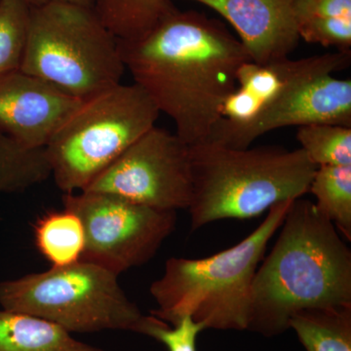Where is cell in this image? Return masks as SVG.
<instances>
[{
    "label": "cell",
    "instance_id": "cell-1",
    "mask_svg": "<svg viewBox=\"0 0 351 351\" xmlns=\"http://www.w3.org/2000/svg\"><path fill=\"white\" fill-rule=\"evenodd\" d=\"M125 69L189 145L206 142L251 61L239 39L219 23L173 9L142 38L119 40Z\"/></svg>",
    "mask_w": 351,
    "mask_h": 351
},
{
    "label": "cell",
    "instance_id": "cell-2",
    "mask_svg": "<svg viewBox=\"0 0 351 351\" xmlns=\"http://www.w3.org/2000/svg\"><path fill=\"white\" fill-rule=\"evenodd\" d=\"M276 243L258 265L248 330L274 337L304 309L351 304V252L313 202L293 201Z\"/></svg>",
    "mask_w": 351,
    "mask_h": 351
},
{
    "label": "cell",
    "instance_id": "cell-3",
    "mask_svg": "<svg viewBox=\"0 0 351 351\" xmlns=\"http://www.w3.org/2000/svg\"><path fill=\"white\" fill-rule=\"evenodd\" d=\"M191 230L219 219L255 218L309 191L317 166L302 149L189 145Z\"/></svg>",
    "mask_w": 351,
    "mask_h": 351
},
{
    "label": "cell",
    "instance_id": "cell-4",
    "mask_svg": "<svg viewBox=\"0 0 351 351\" xmlns=\"http://www.w3.org/2000/svg\"><path fill=\"white\" fill-rule=\"evenodd\" d=\"M293 201L270 208L263 223L232 248L203 258H169L149 289L158 304L152 315L172 325L191 315L207 329L248 330L254 277Z\"/></svg>",
    "mask_w": 351,
    "mask_h": 351
},
{
    "label": "cell",
    "instance_id": "cell-5",
    "mask_svg": "<svg viewBox=\"0 0 351 351\" xmlns=\"http://www.w3.org/2000/svg\"><path fill=\"white\" fill-rule=\"evenodd\" d=\"M20 71L83 101L120 84L125 66L94 7L52 2L31 8Z\"/></svg>",
    "mask_w": 351,
    "mask_h": 351
},
{
    "label": "cell",
    "instance_id": "cell-6",
    "mask_svg": "<svg viewBox=\"0 0 351 351\" xmlns=\"http://www.w3.org/2000/svg\"><path fill=\"white\" fill-rule=\"evenodd\" d=\"M160 112L137 84H120L80 101L44 147L58 188L82 191L136 141Z\"/></svg>",
    "mask_w": 351,
    "mask_h": 351
},
{
    "label": "cell",
    "instance_id": "cell-7",
    "mask_svg": "<svg viewBox=\"0 0 351 351\" xmlns=\"http://www.w3.org/2000/svg\"><path fill=\"white\" fill-rule=\"evenodd\" d=\"M117 274L80 262L0 282L4 311L36 316L69 332L123 330L140 334L145 316L127 298Z\"/></svg>",
    "mask_w": 351,
    "mask_h": 351
},
{
    "label": "cell",
    "instance_id": "cell-8",
    "mask_svg": "<svg viewBox=\"0 0 351 351\" xmlns=\"http://www.w3.org/2000/svg\"><path fill=\"white\" fill-rule=\"evenodd\" d=\"M350 61V52L341 51L299 59L294 75L255 119L245 124L221 119L206 142L247 149L261 136L284 127L315 123L351 127V80L334 76Z\"/></svg>",
    "mask_w": 351,
    "mask_h": 351
},
{
    "label": "cell",
    "instance_id": "cell-9",
    "mask_svg": "<svg viewBox=\"0 0 351 351\" xmlns=\"http://www.w3.org/2000/svg\"><path fill=\"white\" fill-rule=\"evenodd\" d=\"M64 209L77 215L85 232L82 261L119 276L152 260L174 232L176 211L154 209L108 193H66Z\"/></svg>",
    "mask_w": 351,
    "mask_h": 351
},
{
    "label": "cell",
    "instance_id": "cell-10",
    "mask_svg": "<svg viewBox=\"0 0 351 351\" xmlns=\"http://www.w3.org/2000/svg\"><path fill=\"white\" fill-rule=\"evenodd\" d=\"M108 193L154 209H188L193 193L189 145L154 126L84 191Z\"/></svg>",
    "mask_w": 351,
    "mask_h": 351
},
{
    "label": "cell",
    "instance_id": "cell-11",
    "mask_svg": "<svg viewBox=\"0 0 351 351\" xmlns=\"http://www.w3.org/2000/svg\"><path fill=\"white\" fill-rule=\"evenodd\" d=\"M80 100L14 71L0 77V133L27 149H44Z\"/></svg>",
    "mask_w": 351,
    "mask_h": 351
},
{
    "label": "cell",
    "instance_id": "cell-12",
    "mask_svg": "<svg viewBox=\"0 0 351 351\" xmlns=\"http://www.w3.org/2000/svg\"><path fill=\"white\" fill-rule=\"evenodd\" d=\"M170 1V0H167ZM217 11L239 34L251 61L289 58L300 38L292 0H193Z\"/></svg>",
    "mask_w": 351,
    "mask_h": 351
},
{
    "label": "cell",
    "instance_id": "cell-13",
    "mask_svg": "<svg viewBox=\"0 0 351 351\" xmlns=\"http://www.w3.org/2000/svg\"><path fill=\"white\" fill-rule=\"evenodd\" d=\"M298 64L299 60L289 58L267 64L248 61L242 64L237 71V87L223 104L221 119L232 124L252 121L280 93Z\"/></svg>",
    "mask_w": 351,
    "mask_h": 351
},
{
    "label": "cell",
    "instance_id": "cell-14",
    "mask_svg": "<svg viewBox=\"0 0 351 351\" xmlns=\"http://www.w3.org/2000/svg\"><path fill=\"white\" fill-rule=\"evenodd\" d=\"M0 351H104L71 336L56 323L29 314L0 311Z\"/></svg>",
    "mask_w": 351,
    "mask_h": 351
},
{
    "label": "cell",
    "instance_id": "cell-15",
    "mask_svg": "<svg viewBox=\"0 0 351 351\" xmlns=\"http://www.w3.org/2000/svg\"><path fill=\"white\" fill-rule=\"evenodd\" d=\"M289 328L306 351H351V304L304 309L290 318Z\"/></svg>",
    "mask_w": 351,
    "mask_h": 351
},
{
    "label": "cell",
    "instance_id": "cell-16",
    "mask_svg": "<svg viewBox=\"0 0 351 351\" xmlns=\"http://www.w3.org/2000/svg\"><path fill=\"white\" fill-rule=\"evenodd\" d=\"M38 251L54 267L80 262L85 248L82 219L68 209L48 212L34 226Z\"/></svg>",
    "mask_w": 351,
    "mask_h": 351
},
{
    "label": "cell",
    "instance_id": "cell-17",
    "mask_svg": "<svg viewBox=\"0 0 351 351\" xmlns=\"http://www.w3.org/2000/svg\"><path fill=\"white\" fill-rule=\"evenodd\" d=\"M94 8L117 40L142 38L174 9L167 0H95Z\"/></svg>",
    "mask_w": 351,
    "mask_h": 351
},
{
    "label": "cell",
    "instance_id": "cell-18",
    "mask_svg": "<svg viewBox=\"0 0 351 351\" xmlns=\"http://www.w3.org/2000/svg\"><path fill=\"white\" fill-rule=\"evenodd\" d=\"M308 193L315 197L319 213L350 241L351 165L317 167Z\"/></svg>",
    "mask_w": 351,
    "mask_h": 351
},
{
    "label": "cell",
    "instance_id": "cell-19",
    "mask_svg": "<svg viewBox=\"0 0 351 351\" xmlns=\"http://www.w3.org/2000/svg\"><path fill=\"white\" fill-rule=\"evenodd\" d=\"M51 176L44 149H27L0 133V195L23 193Z\"/></svg>",
    "mask_w": 351,
    "mask_h": 351
},
{
    "label": "cell",
    "instance_id": "cell-20",
    "mask_svg": "<svg viewBox=\"0 0 351 351\" xmlns=\"http://www.w3.org/2000/svg\"><path fill=\"white\" fill-rule=\"evenodd\" d=\"M297 140L314 165H351V127L315 123L300 126Z\"/></svg>",
    "mask_w": 351,
    "mask_h": 351
},
{
    "label": "cell",
    "instance_id": "cell-21",
    "mask_svg": "<svg viewBox=\"0 0 351 351\" xmlns=\"http://www.w3.org/2000/svg\"><path fill=\"white\" fill-rule=\"evenodd\" d=\"M29 13L23 0H0V77L21 69Z\"/></svg>",
    "mask_w": 351,
    "mask_h": 351
},
{
    "label": "cell",
    "instance_id": "cell-22",
    "mask_svg": "<svg viewBox=\"0 0 351 351\" xmlns=\"http://www.w3.org/2000/svg\"><path fill=\"white\" fill-rule=\"evenodd\" d=\"M207 329L204 323L196 321L193 316L186 315L171 328L165 321L156 316H145L140 334L151 337L163 343L168 351H197L196 339L203 330Z\"/></svg>",
    "mask_w": 351,
    "mask_h": 351
},
{
    "label": "cell",
    "instance_id": "cell-23",
    "mask_svg": "<svg viewBox=\"0 0 351 351\" xmlns=\"http://www.w3.org/2000/svg\"><path fill=\"white\" fill-rule=\"evenodd\" d=\"M295 25L299 38L306 43L350 52L351 18L306 20Z\"/></svg>",
    "mask_w": 351,
    "mask_h": 351
},
{
    "label": "cell",
    "instance_id": "cell-24",
    "mask_svg": "<svg viewBox=\"0 0 351 351\" xmlns=\"http://www.w3.org/2000/svg\"><path fill=\"white\" fill-rule=\"evenodd\" d=\"M295 24L301 21L351 18V0H292Z\"/></svg>",
    "mask_w": 351,
    "mask_h": 351
},
{
    "label": "cell",
    "instance_id": "cell-25",
    "mask_svg": "<svg viewBox=\"0 0 351 351\" xmlns=\"http://www.w3.org/2000/svg\"><path fill=\"white\" fill-rule=\"evenodd\" d=\"M31 8L46 5L52 2H69V3L80 4V5L94 7L95 0H23Z\"/></svg>",
    "mask_w": 351,
    "mask_h": 351
}]
</instances>
